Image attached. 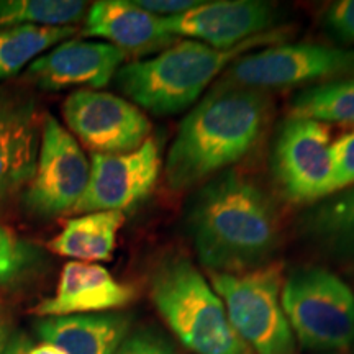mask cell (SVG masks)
Returning a JSON list of instances; mask_svg holds the SVG:
<instances>
[{"label": "cell", "mask_w": 354, "mask_h": 354, "mask_svg": "<svg viewBox=\"0 0 354 354\" xmlns=\"http://www.w3.org/2000/svg\"><path fill=\"white\" fill-rule=\"evenodd\" d=\"M63 117L94 154L135 151L151 133V122L141 109L110 92L79 88L64 100Z\"/></svg>", "instance_id": "10"}, {"label": "cell", "mask_w": 354, "mask_h": 354, "mask_svg": "<svg viewBox=\"0 0 354 354\" xmlns=\"http://www.w3.org/2000/svg\"><path fill=\"white\" fill-rule=\"evenodd\" d=\"M271 113L266 92L220 82L180 123L166 158L167 185L197 187L240 162L263 140Z\"/></svg>", "instance_id": "2"}, {"label": "cell", "mask_w": 354, "mask_h": 354, "mask_svg": "<svg viewBox=\"0 0 354 354\" xmlns=\"http://www.w3.org/2000/svg\"><path fill=\"white\" fill-rule=\"evenodd\" d=\"M281 304L295 339L308 349L335 351L354 342V294L320 266H302L282 282Z\"/></svg>", "instance_id": "6"}, {"label": "cell", "mask_w": 354, "mask_h": 354, "mask_svg": "<svg viewBox=\"0 0 354 354\" xmlns=\"http://www.w3.org/2000/svg\"><path fill=\"white\" fill-rule=\"evenodd\" d=\"M82 35L104 39L125 55L162 51L179 41L167 33L162 17L143 10L133 0H99L84 17Z\"/></svg>", "instance_id": "16"}, {"label": "cell", "mask_w": 354, "mask_h": 354, "mask_svg": "<svg viewBox=\"0 0 354 354\" xmlns=\"http://www.w3.org/2000/svg\"><path fill=\"white\" fill-rule=\"evenodd\" d=\"M133 2L143 10L166 19V17H174L187 12L189 8L197 6L198 0H133Z\"/></svg>", "instance_id": "27"}, {"label": "cell", "mask_w": 354, "mask_h": 354, "mask_svg": "<svg viewBox=\"0 0 354 354\" xmlns=\"http://www.w3.org/2000/svg\"><path fill=\"white\" fill-rule=\"evenodd\" d=\"M13 335V322L6 307L0 305V354L6 353V348Z\"/></svg>", "instance_id": "28"}, {"label": "cell", "mask_w": 354, "mask_h": 354, "mask_svg": "<svg viewBox=\"0 0 354 354\" xmlns=\"http://www.w3.org/2000/svg\"><path fill=\"white\" fill-rule=\"evenodd\" d=\"M290 115L320 123L354 125V77L315 84L294 97Z\"/></svg>", "instance_id": "21"}, {"label": "cell", "mask_w": 354, "mask_h": 354, "mask_svg": "<svg viewBox=\"0 0 354 354\" xmlns=\"http://www.w3.org/2000/svg\"><path fill=\"white\" fill-rule=\"evenodd\" d=\"M131 317L123 312L38 318L35 331L43 343L66 354H115L130 335Z\"/></svg>", "instance_id": "17"}, {"label": "cell", "mask_w": 354, "mask_h": 354, "mask_svg": "<svg viewBox=\"0 0 354 354\" xmlns=\"http://www.w3.org/2000/svg\"><path fill=\"white\" fill-rule=\"evenodd\" d=\"M167 33L230 50L261 33L271 32L276 8L259 0H214L201 2L187 12L162 19Z\"/></svg>", "instance_id": "12"}, {"label": "cell", "mask_w": 354, "mask_h": 354, "mask_svg": "<svg viewBox=\"0 0 354 354\" xmlns=\"http://www.w3.org/2000/svg\"><path fill=\"white\" fill-rule=\"evenodd\" d=\"M149 294L166 325L196 354H253L233 330L227 308L192 261L172 254L154 268Z\"/></svg>", "instance_id": "4"}, {"label": "cell", "mask_w": 354, "mask_h": 354, "mask_svg": "<svg viewBox=\"0 0 354 354\" xmlns=\"http://www.w3.org/2000/svg\"><path fill=\"white\" fill-rule=\"evenodd\" d=\"M161 172V151L154 138L123 154H92L86 192L74 207L76 214L125 212L151 194Z\"/></svg>", "instance_id": "11"}, {"label": "cell", "mask_w": 354, "mask_h": 354, "mask_svg": "<svg viewBox=\"0 0 354 354\" xmlns=\"http://www.w3.org/2000/svg\"><path fill=\"white\" fill-rule=\"evenodd\" d=\"M336 192L354 185V130L333 141Z\"/></svg>", "instance_id": "25"}, {"label": "cell", "mask_w": 354, "mask_h": 354, "mask_svg": "<svg viewBox=\"0 0 354 354\" xmlns=\"http://www.w3.org/2000/svg\"><path fill=\"white\" fill-rule=\"evenodd\" d=\"M282 282L277 263L243 272H210V286L233 330L253 354H297V339L281 304Z\"/></svg>", "instance_id": "5"}, {"label": "cell", "mask_w": 354, "mask_h": 354, "mask_svg": "<svg viewBox=\"0 0 354 354\" xmlns=\"http://www.w3.org/2000/svg\"><path fill=\"white\" fill-rule=\"evenodd\" d=\"M26 354H66V353L63 349L53 346L50 343H41V344H33Z\"/></svg>", "instance_id": "30"}, {"label": "cell", "mask_w": 354, "mask_h": 354, "mask_svg": "<svg viewBox=\"0 0 354 354\" xmlns=\"http://www.w3.org/2000/svg\"><path fill=\"white\" fill-rule=\"evenodd\" d=\"M76 32V26L21 25L0 28V81L17 76L44 51L66 41Z\"/></svg>", "instance_id": "20"}, {"label": "cell", "mask_w": 354, "mask_h": 354, "mask_svg": "<svg viewBox=\"0 0 354 354\" xmlns=\"http://www.w3.org/2000/svg\"><path fill=\"white\" fill-rule=\"evenodd\" d=\"M302 236L333 258H354V185L313 203L300 218Z\"/></svg>", "instance_id": "18"}, {"label": "cell", "mask_w": 354, "mask_h": 354, "mask_svg": "<svg viewBox=\"0 0 354 354\" xmlns=\"http://www.w3.org/2000/svg\"><path fill=\"white\" fill-rule=\"evenodd\" d=\"M88 177L91 161L77 140L53 115H46L35 174L21 197L25 209L38 218L73 212L86 192Z\"/></svg>", "instance_id": "9"}, {"label": "cell", "mask_w": 354, "mask_h": 354, "mask_svg": "<svg viewBox=\"0 0 354 354\" xmlns=\"http://www.w3.org/2000/svg\"><path fill=\"white\" fill-rule=\"evenodd\" d=\"M39 143L37 102L0 87V207L32 180Z\"/></svg>", "instance_id": "14"}, {"label": "cell", "mask_w": 354, "mask_h": 354, "mask_svg": "<svg viewBox=\"0 0 354 354\" xmlns=\"http://www.w3.org/2000/svg\"><path fill=\"white\" fill-rule=\"evenodd\" d=\"M135 295L131 286L117 281L104 266L69 261L61 269L55 295L35 305L32 313L46 318L115 312L130 305Z\"/></svg>", "instance_id": "15"}, {"label": "cell", "mask_w": 354, "mask_h": 354, "mask_svg": "<svg viewBox=\"0 0 354 354\" xmlns=\"http://www.w3.org/2000/svg\"><path fill=\"white\" fill-rule=\"evenodd\" d=\"M198 263L210 272H243L271 263L281 221L268 192L238 171H225L202 187L185 214Z\"/></svg>", "instance_id": "1"}, {"label": "cell", "mask_w": 354, "mask_h": 354, "mask_svg": "<svg viewBox=\"0 0 354 354\" xmlns=\"http://www.w3.org/2000/svg\"><path fill=\"white\" fill-rule=\"evenodd\" d=\"M127 55L105 41L66 39L33 61L26 77L48 92H59L74 86L105 87L123 66Z\"/></svg>", "instance_id": "13"}, {"label": "cell", "mask_w": 354, "mask_h": 354, "mask_svg": "<svg viewBox=\"0 0 354 354\" xmlns=\"http://www.w3.org/2000/svg\"><path fill=\"white\" fill-rule=\"evenodd\" d=\"M333 141L325 123L287 117L276 133L271 171L289 202L317 203L336 194Z\"/></svg>", "instance_id": "8"}, {"label": "cell", "mask_w": 354, "mask_h": 354, "mask_svg": "<svg viewBox=\"0 0 354 354\" xmlns=\"http://www.w3.org/2000/svg\"><path fill=\"white\" fill-rule=\"evenodd\" d=\"M115 354H179L169 339L154 330L130 333Z\"/></svg>", "instance_id": "24"}, {"label": "cell", "mask_w": 354, "mask_h": 354, "mask_svg": "<svg viewBox=\"0 0 354 354\" xmlns=\"http://www.w3.org/2000/svg\"><path fill=\"white\" fill-rule=\"evenodd\" d=\"M125 223L122 212H91L66 221L59 234L50 241L55 254L81 263H99L112 258L118 232Z\"/></svg>", "instance_id": "19"}, {"label": "cell", "mask_w": 354, "mask_h": 354, "mask_svg": "<svg viewBox=\"0 0 354 354\" xmlns=\"http://www.w3.org/2000/svg\"><path fill=\"white\" fill-rule=\"evenodd\" d=\"M39 258L38 250L21 241L0 225V287L13 284L32 269Z\"/></svg>", "instance_id": "23"}, {"label": "cell", "mask_w": 354, "mask_h": 354, "mask_svg": "<svg viewBox=\"0 0 354 354\" xmlns=\"http://www.w3.org/2000/svg\"><path fill=\"white\" fill-rule=\"evenodd\" d=\"M354 76V50L318 43H277L246 53L225 71L228 86L271 91Z\"/></svg>", "instance_id": "7"}, {"label": "cell", "mask_w": 354, "mask_h": 354, "mask_svg": "<svg viewBox=\"0 0 354 354\" xmlns=\"http://www.w3.org/2000/svg\"><path fill=\"white\" fill-rule=\"evenodd\" d=\"M87 3L77 0H0V28L10 26H74L86 17Z\"/></svg>", "instance_id": "22"}, {"label": "cell", "mask_w": 354, "mask_h": 354, "mask_svg": "<svg viewBox=\"0 0 354 354\" xmlns=\"http://www.w3.org/2000/svg\"><path fill=\"white\" fill-rule=\"evenodd\" d=\"M286 38V30H271L230 50L179 39L149 59L123 64L115 74V82L138 109L158 117H171L192 107L214 79L238 57Z\"/></svg>", "instance_id": "3"}, {"label": "cell", "mask_w": 354, "mask_h": 354, "mask_svg": "<svg viewBox=\"0 0 354 354\" xmlns=\"http://www.w3.org/2000/svg\"><path fill=\"white\" fill-rule=\"evenodd\" d=\"M32 346V339L26 338L25 333H21V331H13L10 342H8L6 353L3 354H26Z\"/></svg>", "instance_id": "29"}, {"label": "cell", "mask_w": 354, "mask_h": 354, "mask_svg": "<svg viewBox=\"0 0 354 354\" xmlns=\"http://www.w3.org/2000/svg\"><path fill=\"white\" fill-rule=\"evenodd\" d=\"M325 25L342 41L354 43V0H342L328 7Z\"/></svg>", "instance_id": "26"}]
</instances>
